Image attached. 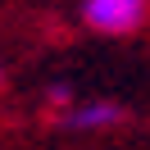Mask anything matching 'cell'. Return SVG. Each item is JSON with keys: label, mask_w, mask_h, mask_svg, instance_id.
<instances>
[{"label": "cell", "mask_w": 150, "mask_h": 150, "mask_svg": "<svg viewBox=\"0 0 150 150\" xmlns=\"http://www.w3.org/2000/svg\"><path fill=\"white\" fill-rule=\"evenodd\" d=\"M146 5H150V0H146Z\"/></svg>", "instance_id": "5b68a950"}, {"label": "cell", "mask_w": 150, "mask_h": 150, "mask_svg": "<svg viewBox=\"0 0 150 150\" xmlns=\"http://www.w3.org/2000/svg\"><path fill=\"white\" fill-rule=\"evenodd\" d=\"M82 23L105 37H127L146 23V0H82Z\"/></svg>", "instance_id": "6da1fadb"}, {"label": "cell", "mask_w": 150, "mask_h": 150, "mask_svg": "<svg viewBox=\"0 0 150 150\" xmlns=\"http://www.w3.org/2000/svg\"><path fill=\"white\" fill-rule=\"evenodd\" d=\"M46 105H50L55 114H68V109H73V86H68V82H55V86L46 91Z\"/></svg>", "instance_id": "3957f363"}, {"label": "cell", "mask_w": 150, "mask_h": 150, "mask_svg": "<svg viewBox=\"0 0 150 150\" xmlns=\"http://www.w3.org/2000/svg\"><path fill=\"white\" fill-rule=\"evenodd\" d=\"M127 118L118 100H86V105H73L68 114H59V127H77V132H100V127H118Z\"/></svg>", "instance_id": "7a4b0ae2"}, {"label": "cell", "mask_w": 150, "mask_h": 150, "mask_svg": "<svg viewBox=\"0 0 150 150\" xmlns=\"http://www.w3.org/2000/svg\"><path fill=\"white\" fill-rule=\"evenodd\" d=\"M0 86H5V68H0Z\"/></svg>", "instance_id": "277c9868"}]
</instances>
